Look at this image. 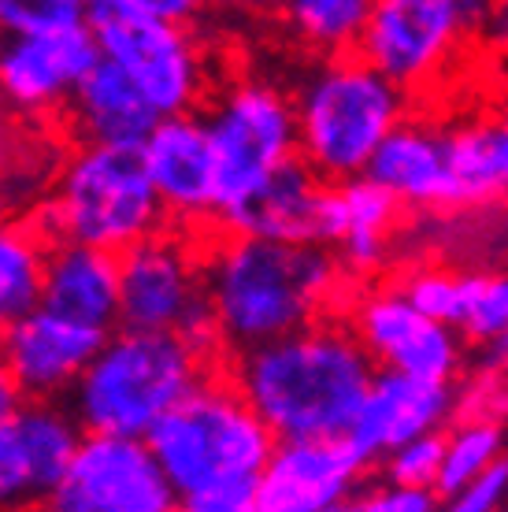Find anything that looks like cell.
I'll use <instances>...</instances> for the list:
<instances>
[{
  "label": "cell",
  "instance_id": "6",
  "mask_svg": "<svg viewBox=\"0 0 508 512\" xmlns=\"http://www.w3.org/2000/svg\"><path fill=\"white\" fill-rule=\"evenodd\" d=\"M164 223L167 212L149 179L141 145L82 141L56 179L41 234L49 242H82L123 253Z\"/></svg>",
  "mask_w": 508,
  "mask_h": 512
},
{
  "label": "cell",
  "instance_id": "14",
  "mask_svg": "<svg viewBox=\"0 0 508 512\" xmlns=\"http://www.w3.org/2000/svg\"><path fill=\"white\" fill-rule=\"evenodd\" d=\"M223 231L275 242H338V182H327L301 156L279 164L242 201L223 208Z\"/></svg>",
  "mask_w": 508,
  "mask_h": 512
},
{
  "label": "cell",
  "instance_id": "12",
  "mask_svg": "<svg viewBox=\"0 0 508 512\" xmlns=\"http://www.w3.org/2000/svg\"><path fill=\"white\" fill-rule=\"evenodd\" d=\"M349 327L375 360V368L453 383L464 364V342H460L464 334L453 323L420 312L401 286L371 290L360 297L353 305Z\"/></svg>",
  "mask_w": 508,
  "mask_h": 512
},
{
  "label": "cell",
  "instance_id": "32",
  "mask_svg": "<svg viewBox=\"0 0 508 512\" xmlns=\"http://www.w3.org/2000/svg\"><path fill=\"white\" fill-rule=\"evenodd\" d=\"M30 501H41L34 472H30L15 420H4L0 423V509H19Z\"/></svg>",
  "mask_w": 508,
  "mask_h": 512
},
{
  "label": "cell",
  "instance_id": "41",
  "mask_svg": "<svg viewBox=\"0 0 508 512\" xmlns=\"http://www.w3.org/2000/svg\"><path fill=\"white\" fill-rule=\"evenodd\" d=\"M4 327H8V320H4V316H0V338H4Z\"/></svg>",
  "mask_w": 508,
  "mask_h": 512
},
{
  "label": "cell",
  "instance_id": "13",
  "mask_svg": "<svg viewBox=\"0 0 508 512\" xmlns=\"http://www.w3.org/2000/svg\"><path fill=\"white\" fill-rule=\"evenodd\" d=\"M368 461L349 438H279L256 487L260 512H338L356 505Z\"/></svg>",
  "mask_w": 508,
  "mask_h": 512
},
{
  "label": "cell",
  "instance_id": "21",
  "mask_svg": "<svg viewBox=\"0 0 508 512\" xmlns=\"http://www.w3.org/2000/svg\"><path fill=\"white\" fill-rule=\"evenodd\" d=\"M67 116H71V127L82 141L134 145V149L160 123L153 104L134 86V78L119 64H112L108 56H101L93 71L78 82V90L67 101Z\"/></svg>",
  "mask_w": 508,
  "mask_h": 512
},
{
  "label": "cell",
  "instance_id": "3",
  "mask_svg": "<svg viewBox=\"0 0 508 512\" xmlns=\"http://www.w3.org/2000/svg\"><path fill=\"white\" fill-rule=\"evenodd\" d=\"M275 431L227 372H208L149 431L156 461L171 479L178 509L249 512Z\"/></svg>",
  "mask_w": 508,
  "mask_h": 512
},
{
  "label": "cell",
  "instance_id": "33",
  "mask_svg": "<svg viewBox=\"0 0 508 512\" xmlns=\"http://www.w3.org/2000/svg\"><path fill=\"white\" fill-rule=\"evenodd\" d=\"M442 505L438 490L431 487H408V483H394V479H382L379 487L360 490L356 509L368 512H431Z\"/></svg>",
  "mask_w": 508,
  "mask_h": 512
},
{
  "label": "cell",
  "instance_id": "10",
  "mask_svg": "<svg viewBox=\"0 0 508 512\" xmlns=\"http://www.w3.org/2000/svg\"><path fill=\"white\" fill-rule=\"evenodd\" d=\"M49 505L60 512H171L178 498L149 438L86 431Z\"/></svg>",
  "mask_w": 508,
  "mask_h": 512
},
{
  "label": "cell",
  "instance_id": "11",
  "mask_svg": "<svg viewBox=\"0 0 508 512\" xmlns=\"http://www.w3.org/2000/svg\"><path fill=\"white\" fill-rule=\"evenodd\" d=\"M471 34L464 0H375L356 52L412 93L442 75Z\"/></svg>",
  "mask_w": 508,
  "mask_h": 512
},
{
  "label": "cell",
  "instance_id": "16",
  "mask_svg": "<svg viewBox=\"0 0 508 512\" xmlns=\"http://www.w3.org/2000/svg\"><path fill=\"white\" fill-rule=\"evenodd\" d=\"M108 334L67 320L49 308H30L8 320L0 338V357L23 386L26 401H60L71 397L75 383L97 357Z\"/></svg>",
  "mask_w": 508,
  "mask_h": 512
},
{
  "label": "cell",
  "instance_id": "15",
  "mask_svg": "<svg viewBox=\"0 0 508 512\" xmlns=\"http://www.w3.org/2000/svg\"><path fill=\"white\" fill-rule=\"evenodd\" d=\"M97 60H101V45L89 23L45 30V34H4L0 97L23 112L64 108Z\"/></svg>",
  "mask_w": 508,
  "mask_h": 512
},
{
  "label": "cell",
  "instance_id": "31",
  "mask_svg": "<svg viewBox=\"0 0 508 512\" xmlns=\"http://www.w3.org/2000/svg\"><path fill=\"white\" fill-rule=\"evenodd\" d=\"M442 453H445V435L431 431L405 442V446L390 449L382 457V475L394 483H408V487H431L438 490V475H442Z\"/></svg>",
  "mask_w": 508,
  "mask_h": 512
},
{
  "label": "cell",
  "instance_id": "4",
  "mask_svg": "<svg viewBox=\"0 0 508 512\" xmlns=\"http://www.w3.org/2000/svg\"><path fill=\"white\" fill-rule=\"evenodd\" d=\"M208 372L212 357L182 334L115 327L71 390V412L86 431L149 438Z\"/></svg>",
  "mask_w": 508,
  "mask_h": 512
},
{
  "label": "cell",
  "instance_id": "39",
  "mask_svg": "<svg viewBox=\"0 0 508 512\" xmlns=\"http://www.w3.org/2000/svg\"><path fill=\"white\" fill-rule=\"evenodd\" d=\"M497 353H501V372H505V379H508V342H501V346H494Z\"/></svg>",
  "mask_w": 508,
  "mask_h": 512
},
{
  "label": "cell",
  "instance_id": "18",
  "mask_svg": "<svg viewBox=\"0 0 508 512\" xmlns=\"http://www.w3.org/2000/svg\"><path fill=\"white\" fill-rule=\"evenodd\" d=\"M453 412H457L453 383L379 368L345 438L353 442L364 461L379 464L390 449L405 446L420 435H431V431H445Z\"/></svg>",
  "mask_w": 508,
  "mask_h": 512
},
{
  "label": "cell",
  "instance_id": "1",
  "mask_svg": "<svg viewBox=\"0 0 508 512\" xmlns=\"http://www.w3.org/2000/svg\"><path fill=\"white\" fill-rule=\"evenodd\" d=\"M375 372L356 331L338 320L230 353L227 368L275 438H345Z\"/></svg>",
  "mask_w": 508,
  "mask_h": 512
},
{
  "label": "cell",
  "instance_id": "40",
  "mask_svg": "<svg viewBox=\"0 0 508 512\" xmlns=\"http://www.w3.org/2000/svg\"><path fill=\"white\" fill-rule=\"evenodd\" d=\"M234 4H275V0H234Z\"/></svg>",
  "mask_w": 508,
  "mask_h": 512
},
{
  "label": "cell",
  "instance_id": "22",
  "mask_svg": "<svg viewBox=\"0 0 508 512\" xmlns=\"http://www.w3.org/2000/svg\"><path fill=\"white\" fill-rule=\"evenodd\" d=\"M401 201L371 175L338 182V260L356 275H371L390 260V238Z\"/></svg>",
  "mask_w": 508,
  "mask_h": 512
},
{
  "label": "cell",
  "instance_id": "26",
  "mask_svg": "<svg viewBox=\"0 0 508 512\" xmlns=\"http://www.w3.org/2000/svg\"><path fill=\"white\" fill-rule=\"evenodd\" d=\"M49 238L30 227L0 223V316L15 320L41 305Z\"/></svg>",
  "mask_w": 508,
  "mask_h": 512
},
{
  "label": "cell",
  "instance_id": "27",
  "mask_svg": "<svg viewBox=\"0 0 508 512\" xmlns=\"http://www.w3.org/2000/svg\"><path fill=\"white\" fill-rule=\"evenodd\" d=\"M501 457V427L486 416H471L460 420L449 435H445L442 453V475H438V498L449 505L460 490L468 487L486 464Z\"/></svg>",
  "mask_w": 508,
  "mask_h": 512
},
{
  "label": "cell",
  "instance_id": "37",
  "mask_svg": "<svg viewBox=\"0 0 508 512\" xmlns=\"http://www.w3.org/2000/svg\"><path fill=\"white\" fill-rule=\"evenodd\" d=\"M23 405H26L23 386H19V379L12 375L8 360L0 357V423H4V420H15Z\"/></svg>",
  "mask_w": 508,
  "mask_h": 512
},
{
  "label": "cell",
  "instance_id": "42",
  "mask_svg": "<svg viewBox=\"0 0 508 512\" xmlns=\"http://www.w3.org/2000/svg\"><path fill=\"white\" fill-rule=\"evenodd\" d=\"M82 4H86V8H93V4H97V0H82Z\"/></svg>",
  "mask_w": 508,
  "mask_h": 512
},
{
  "label": "cell",
  "instance_id": "36",
  "mask_svg": "<svg viewBox=\"0 0 508 512\" xmlns=\"http://www.w3.org/2000/svg\"><path fill=\"white\" fill-rule=\"evenodd\" d=\"M479 38L497 52H508V0H490L486 19L479 26Z\"/></svg>",
  "mask_w": 508,
  "mask_h": 512
},
{
  "label": "cell",
  "instance_id": "17",
  "mask_svg": "<svg viewBox=\"0 0 508 512\" xmlns=\"http://www.w3.org/2000/svg\"><path fill=\"white\" fill-rule=\"evenodd\" d=\"M141 156L171 223L190 227L219 219L216 149L201 116H164L141 141Z\"/></svg>",
  "mask_w": 508,
  "mask_h": 512
},
{
  "label": "cell",
  "instance_id": "20",
  "mask_svg": "<svg viewBox=\"0 0 508 512\" xmlns=\"http://www.w3.org/2000/svg\"><path fill=\"white\" fill-rule=\"evenodd\" d=\"M368 175L382 182L405 208H457L453 175L445 153V130L423 119H401L368 164Z\"/></svg>",
  "mask_w": 508,
  "mask_h": 512
},
{
  "label": "cell",
  "instance_id": "30",
  "mask_svg": "<svg viewBox=\"0 0 508 512\" xmlns=\"http://www.w3.org/2000/svg\"><path fill=\"white\" fill-rule=\"evenodd\" d=\"M82 0H0V34H45L86 23Z\"/></svg>",
  "mask_w": 508,
  "mask_h": 512
},
{
  "label": "cell",
  "instance_id": "2",
  "mask_svg": "<svg viewBox=\"0 0 508 512\" xmlns=\"http://www.w3.org/2000/svg\"><path fill=\"white\" fill-rule=\"evenodd\" d=\"M204 286L219 346L242 353L323 320L342 286V260L323 242L223 231L204 242Z\"/></svg>",
  "mask_w": 508,
  "mask_h": 512
},
{
  "label": "cell",
  "instance_id": "7",
  "mask_svg": "<svg viewBox=\"0 0 508 512\" xmlns=\"http://www.w3.org/2000/svg\"><path fill=\"white\" fill-rule=\"evenodd\" d=\"M119 327L175 331L216 357L219 331L204 286V242L186 227H160L119 253Z\"/></svg>",
  "mask_w": 508,
  "mask_h": 512
},
{
  "label": "cell",
  "instance_id": "38",
  "mask_svg": "<svg viewBox=\"0 0 508 512\" xmlns=\"http://www.w3.org/2000/svg\"><path fill=\"white\" fill-rule=\"evenodd\" d=\"M497 138H501V164H505V182H508V108L505 116L497 119Z\"/></svg>",
  "mask_w": 508,
  "mask_h": 512
},
{
  "label": "cell",
  "instance_id": "28",
  "mask_svg": "<svg viewBox=\"0 0 508 512\" xmlns=\"http://www.w3.org/2000/svg\"><path fill=\"white\" fill-rule=\"evenodd\" d=\"M471 286H475V275H460L449 268H416L401 279V290L412 305L434 320L453 323L457 331L468 316Z\"/></svg>",
  "mask_w": 508,
  "mask_h": 512
},
{
  "label": "cell",
  "instance_id": "29",
  "mask_svg": "<svg viewBox=\"0 0 508 512\" xmlns=\"http://www.w3.org/2000/svg\"><path fill=\"white\" fill-rule=\"evenodd\" d=\"M460 334L475 346H501L508 342V268L505 271H475L468 316L460 323Z\"/></svg>",
  "mask_w": 508,
  "mask_h": 512
},
{
  "label": "cell",
  "instance_id": "24",
  "mask_svg": "<svg viewBox=\"0 0 508 512\" xmlns=\"http://www.w3.org/2000/svg\"><path fill=\"white\" fill-rule=\"evenodd\" d=\"M445 153L453 175V205L475 208L508 193L497 119H464L445 130Z\"/></svg>",
  "mask_w": 508,
  "mask_h": 512
},
{
  "label": "cell",
  "instance_id": "8",
  "mask_svg": "<svg viewBox=\"0 0 508 512\" xmlns=\"http://www.w3.org/2000/svg\"><path fill=\"white\" fill-rule=\"evenodd\" d=\"M86 23L101 45V56L134 78V86L145 93L160 119L186 116L208 104L212 78L204 52L193 45L186 26L130 12L119 0H97Z\"/></svg>",
  "mask_w": 508,
  "mask_h": 512
},
{
  "label": "cell",
  "instance_id": "19",
  "mask_svg": "<svg viewBox=\"0 0 508 512\" xmlns=\"http://www.w3.org/2000/svg\"><path fill=\"white\" fill-rule=\"evenodd\" d=\"M41 308L112 334L119 327V253L82 242H49Z\"/></svg>",
  "mask_w": 508,
  "mask_h": 512
},
{
  "label": "cell",
  "instance_id": "23",
  "mask_svg": "<svg viewBox=\"0 0 508 512\" xmlns=\"http://www.w3.org/2000/svg\"><path fill=\"white\" fill-rule=\"evenodd\" d=\"M15 427H19V438H23L38 498L49 501L56 494V487L64 483L67 468H71L78 446L86 438V427L60 401H26L19 416H15Z\"/></svg>",
  "mask_w": 508,
  "mask_h": 512
},
{
  "label": "cell",
  "instance_id": "5",
  "mask_svg": "<svg viewBox=\"0 0 508 512\" xmlns=\"http://www.w3.org/2000/svg\"><path fill=\"white\" fill-rule=\"evenodd\" d=\"M297 156L327 182L368 175L382 138L405 119L408 90L360 52L323 56V64L297 86Z\"/></svg>",
  "mask_w": 508,
  "mask_h": 512
},
{
  "label": "cell",
  "instance_id": "34",
  "mask_svg": "<svg viewBox=\"0 0 508 512\" xmlns=\"http://www.w3.org/2000/svg\"><path fill=\"white\" fill-rule=\"evenodd\" d=\"M508 501V457H497L494 464H486L483 472L471 479L468 487L460 490L457 498L449 501V509L457 512H494Z\"/></svg>",
  "mask_w": 508,
  "mask_h": 512
},
{
  "label": "cell",
  "instance_id": "25",
  "mask_svg": "<svg viewBox=\"0 0 508 512\" xmlns=\"http://www.w3.org/2000/svg\"><path fill=\"white\" fill-rule=\"evenodd\" d=\"M282 26L301 49L316 56H345L360 49L375 0H275Z\"/></svg>",
  "mask_w": 508,
  "mask_h": 512
},
{
  "label": "cell",
  "instance_id": "35",
  "mask_svg": "<svg viewBox=\"0 0 508 512\" xmlns=\"http://www.w3.org/2000/svg\"><path fill=\"white\" fill-rule=\"evenodd\" d=\"M123 8L130 12H141L149 15V19H164V23H175V26H190L197 23L208 8V0H119Z\"/></svg>",
  "mask_w": 508,
  "mask_h": 512
},
{
  "label": "cell",
  "instance_id": "9",
  "mask_svg": "<svg viewBox=\"0 0 508 512\" xmlns=\"http://www.w3.org/2000/svg\"><path fill=\"white\" fill-rule=\"evenodd\" d=\"M204 127L216 149L219 216L245 193L297 156L293 97L260 78H238L208 97Z\"/></svg>",
  "mask_w": 508,
  "mask_h": 512
}]
</instances>
